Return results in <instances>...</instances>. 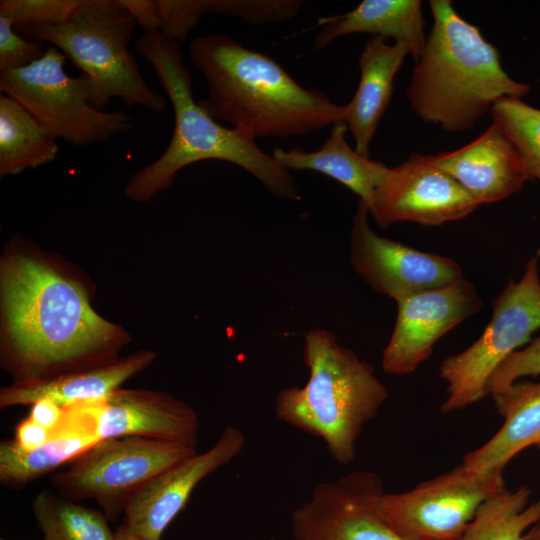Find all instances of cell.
<instances>
[{"instance_id": "836d02e7", "label": "cell", "mask_w": 540, "mask_h": 540, "mask_svg": "<svg viewBox=\"0 0 540 540\" xmlns=\"http://www.w3.org/2000/svg\"><path fill=\"white\" fill-rule=\"evenodd\" d=\"M53 431L41 426L28 416L21 420L14 433V442L23 450L29 451L47 443Z\"/></svg>"}, {"instance_id": "4316f807", "label": "cell", "mask_w": 540, "mask_h": 540, "mask_svg": "<svg viewBox=\"0 0 540 540\" xmlns=\"http://www.w3.org/2000/svg\"><path fill=\"white\" fill-rule=\"evenodd\" d=\"M491 114L521 153L531 180L540 182V109L504 97L493 104Z\"/></svg>"}, {"instance_id": "74e56055", "label": "cell", "mask_w": 540, "mask_h": 540, "mask_svg": "<svg viewBox=\"0 0 540 540\" xmlns=\"http://www.w3.org/2000/svg\"><path fill=\"white\" fill-rule=\"evenodd\" d=\"M537 447H538V449H539V453H540V445H538Z\"/></svg>"}, {"instance_id": "d4e9b609", "label": "cell", "mask_w": 540, "mask_h": 540, "mask_svg": "<svg viewBox=\"0 0 540 540\" xmlns=\"http://www.w3.org/2000/svg\"><path fill=\"white\" fill-rule=\"evenodd\" d=\"M531 489L506 487L488 497L456 540H522L540 520V499L529 502Z\"/></svg>"}, {"instance_id": "2e32d148", "label": "cell", "mask_w": 540, "mask_h": 540, "mask_svg": "<svg viewBox=\"0 0 540 540\" xmlns=\"http://www.w3.org/2000/svg\"><path fill=\"white\" fill-rule=\"evenodd\" d=\"M79 404L99 440L134 436L198 443L197 412L165 392L119 388L104 400Z\"/></svg>"}, {"instance_id": "ffe728a7", "label": "cell", "mask_w": 540, "mask_h": 540, "mask_svg": "<svg viewBox=\"0 0 540 540\" xmlns=\"http://www.w3.org/2000/svg\"><path fill=\"white\" fill-rule=\"evenodd\" d=\"M410 54L403 42L387 44L386 38L372 36L359 59L360 81L352 100L345 105V119L355 150L369 158V147L393 91V80Z\"/></svg>"}, {"instance_id": "52a82bcc", "label": "cell", "mask_w": 540, "mask_h": 540, "mask_svg": "<svg viewBox=\"0 0 540 540\" xmlns=\"http://www.w3.org/2000/svg\"><path fill=\"white\" fill-rule=\"evenodd\" d=\"M66 56L47 46L42 58L16 70L0 72V92L23 106L58 139L76 146L102 143L133 129L122 110L99 111L90 105L91 83L64 70Z\"/></svg>"}, {"instance_id": "484cf974", "label": "cell", "mask_w": 540, "mask_h": 540, "mask_svg": "<svg viewBox=\"0 0 540 540\" xmlns=\"http://www.w3.org/2000/svg\"><path fill=\"white\" fill-rule=\"evenodd\" d=\"M43 540H114L108 518L56 491L44 489L31 502Z\"/></svg>"}, {"instance_id": "f546056e", "label": "cell", "mask_w": 540, "mask_h": 540, "mask_svg": "<svg viewBox=\"0 0 540 540\" xmlns=\"http://www.w3.org/2000/svg\"><path fill=\"white\" fill-rule=\"evenodd\" d=\"M160 32L178 43L184 41L206 13V0H157Z\"/></svg>"}, {"instance_id": "1f68e13d", "label": "cell", "mask_w": 540, "mask_h": 540, "mask_svg": "<svg viewBox=\"0 0 540 540\" xmlns=\"http://www.w3.org/2000/svg\"><path fill=\"white\" fill-rule=\"evenodd\" d=\"M540 375V337L506 358L491 375L488 394L497 393L524 376Z\"/></svg>"}, {"instance_id": "8d00e7d4", "label": "cell", "mask_w": 540, "mask_h": 540, "mask_svg": "<svg viewBox=\"0 0 540 540\" xmlns=\"http://www.w3.org/2000/svg\"><path fill=\"white\" fill-rule=\"evenodd\" d=\"M522 540H540V520L526 532Z\"/></svg>"}, {"instance_id": "44dd1931", "label": "cell", "mask_w": 540, "mask_h": 540, "mask_svg": "<svg viewBox=\"0 0 540 540\" xmlns=\"http://www.w3.org/2000/svg\"><path fill=\"white\" fill-rule=\"evenodd\" d=\"M51 439L33 450H23L13 439L0 441V483L20 490L70 463L99 441L79 404L65 407L61 423Z\"/></svg>"}, {"instance_id": "277c9868", "label": "cell", "mask_w": 540, "mask_h": 540, "mask_svg": "<svg viewBox=\"0 0 540 540\" xmlns=\"http://www.w3.org/2000/svg\"><path fill=\"white\" fill-rule=\"evenodd\" d=\"M434 25L416 62L407 97L412 110L447 132L471 129L504 97L521 99L527 84L502 68L499 52L449 0H432Z\"/></svg>"}, {"instance_id": "7402d4cb", "label": "cell", "mask_w": 540, "mask_h": 540, "mask_svg": "<svg viewBox=\"0 0 540 540\" xmlns=\"http://www.w3.org/2000/svg\"><path fill=\"white\" fill-rule=\"evenodd\" d=\"M317 25L314 51L341 36L369 33L405 43L417 62L426 43L419 0H364L346 14L319 19Z\"/></svg>"}, {"instance_id": "603a6c76", "label": "cell", "mask_w": 540, "mask_h": 540, "mask_svg": "<svg viewBox=\"0 0 540 540\" xmlns=\"http://www.w3.org/2000/svg\"><path fill=\"white\" fill-rule=\"evenodd\" d=\"M344 121L331 126L330 134L317 151L301 147L275 148L273 158L287 170H311L322 173L346 186L370 207L375 189L389 171L384 163L361 156L345 140Z\"/></svg>"}, {"instance_id": "e575fe53", "label": "cell", "mask_w": 540, "mask_h": 540, "mask_svg": "<svg viewBox=\"0 0 540 540\" xmlns=\"http://www.w3.org/2000/svg\"><path fill=\"white\" fill-rule=\"evenodd\" d=\"M65 408L49 399H41L30 406L28 417L41 426L54 430L61 423Z\"/></svg>"}, {"instance_id": "e0dca14e", "label": "cell", "mask_w": 540, "mask_h": 540, "mask_svg": "<svg viewBox=\"0 0 540 540\" xmlns=\"http://www.w3.org/2000/svg\"><path fill=\"white\" fill-rule=\"evenodd\" d=\"M433 158L480 205L503 200L531 180L521 153L495 122L467 145Z\"/></svg>"}, {"instance_id": "6da1fadb", "label": "cell", "mask_w": 540, "mask_h": 540, "mask_svg": "<svg viewBox=\"0 0 540 540\" xmlns=\"http://www.w3.org/2000/svg\"><path fill=\"white\" fill-rule=\"evenodd\" d=\"M2 366L27 382L112 361L123 330L99 316L81 284L52 265L12 254L1 265Z\"/></svg>"}, {"instance_id": "f1b7e54d", "label": "cell", "mask_w": 540, "mask_h": 540, "mask_svg": "<svg viewBox=\"0 0 540 540\" xmlns=\"http://www.w3.org/2000/svg\"><path fill=\"white\" fill-rule=\"evenodd\" d=\"M81 0H1L0 16L15 26L56 25L69 19Z\"/></svg>"}, {"instance_id": "7a4b0ae2", "label": "cell", "mask_w": 540, "mask_h": 540, "mask_svg": "<svg viewBox=\"0 0 540 540\" xmlns=\"http://www.w3.org/2000/svg\"><path fill=\"white\" fill-rule=\"evenodd\" d=\"M189 53L208 87V100L200 103L252 140L304 135L345 119V106L304 88L275 59L230 36H198Z\"/></svg>"}, {"instance_id": "d6986e66", "label": "cell", "mask_w": 540, "mask_h": 540, "mask_svg": "<svg viewBox=\"0 0 540 540\" xmlns=\"http://www.w3.org/2000/svg\"><path fill=\"white\" fill-rule=\"evenodd\" d=\"M492 397L504 422L486 443L467 453L462 464L477 474L503 475L519 452L540 445V380L516 381Z\"/></svg>"}, {"instance_id": "ba28073f", "label": "cell", "mask_w": 540, "mask_h": 540, "mask_svg": "<svg viewBox=\"0 0 540 540\" xmlns=\"http://www.w3.org/2000/svg\"><path fill=\"white\" fill-rule=\"evenodd\" d=\"M492 317L467 349L447 356L439 376L447 384L440 410H462L488 395L491 375L540 329V276L537 258L530 259L519 281L509 280L493 300Z\"/></svg>"}, {"instance_id": "8992f818", "label": "cell", "mask_w": 540, "mask_h": 540, "mask_svg": "<svg viewBox=\"0 0 540 540\" xmlns=\"http://www.w3.org/2000/svg\"><path fill=\"white\" fill-rule=\"evenodd\" d=\"M136 21L119 0H81L72 16L56 25L15 26L24 38L48 43L85 74L90 105L105 111L112 98L126 106L162 112L166 100L140 73L129 50Z\"/></svg>"}, {"instance_id": "d6a6232c", "label": "cell", "mask_w": 540, "mask_h": 540, "mask_svg": "<svg viewBox=\"0 0 540 540\" xmlns=\"http://www.w3.org/2000/svg\"><path fill=\"white\" fill-rule=\"evenodd\" d=\"M144 32L160 31L161 20L157 0H119Z\"/></svg>"}, {"instance_id": "5b68a950", "label": "cell", "mask_w": 540, "mask_h": 540, "mask_svg": "<svg viewBox=\"0 0 540 540\" xmlns=\"http://www.w3.org/2000/svg\"><path fill=\"white\" fill-rule=\"evenodd\" d=\"M303 360L309 378L302 387L278 391L275 416L320 438L339 464H350L365 425L387 401L388 390L373 367L327 329L305 333Z\"/></svg>"}, {"instance_id": "5bb4252c", "label": "cell", "mask_w": 540, "mask_h": 540, "mask_svg": "<svg viewBox=\"0 0 540 540\" xmlns=\"http://www.w3.org/2000/svg\"><path fill=\"white\" fill-rule=\"evenodd\" d=\"M397 317L382 351V369L391 375L414 372L432 354L436 342L480 311L482 299L465 278L396 302Z\"/></svg>"}, {"instance_id": "4fadbf2b", "label": "cell", "mask_w": 540, "mask_h": 540, "mask_svg": "<svg viewBox=\"0 0 540 540\" xmlns=\"http://www.w3.org/2000/svg\"><path fill=\"white\" fill-rule=\"evenodd\" d=\"M478 206L473 196L436 164L433 155L415 153L389 168L368 210L382 227L397 222L438 226L460 220Z\"/></svg>"}, {"instance_id": "7c38bea8", "label": "cell", "mask_w": 540, "mask_h": 540, "mask_svg": "<svg viewBox=\"0 0 540 540\" xmlns=\"http://www.w3.org/2000/svg\"><path fill=\"white\" fill-rule=\"evenodd\" d=\"M384 492L373 471L356 470L314 487L291 515L294 540H404L379 516Z\"/></svg>"}, {"instance_id": "cb8c5ba5", "label": "cell", "mask_w": 540, "mask_h": 540, "mask_svg": "<svg viewBox=\"0 0 540 540\" xmlns=\"http://www.w3.org/2000/svg\"><path fill=\"white\" fill-rule=\"evenodd\" d=\"M58 138L23 106L0 93V177L52 162Z\"/></svg>"}, {"instance_id": "9c48e42d", "label": "cell", "mask_w": 540, "mask_h": 540, "mask_svg": "<svg viewBox=\"0 0 540 540\" xmlns=\"http://www.w3.org/2000/svg\"><path fill=\"white\" fill-rule=\"evenodd\" d=\"M197 453V445L144 437L99 440L52 476L55 491L71 500L94 499L109 521L164 470Z\"/></svg>"}, {"instance_id": "d590c367", "label": "cell", "mask_w": 540, "mask_h": 540, "mask_svg": "<svg viewBox=\"0 0 540 540\" xmlns=\"http://www.w3.org/2000/svg\"><path fill=\"white\" fill-rule=\"evenodd\" d=\"M114 540H143V539L138 537L134 533H132L122 524L114 531Z\"/></svg>"}, {"instance_id": "30bf717a", "label": "cell", "mask_w": 540, "mask_h": 540, "mask_svg": "<svg viewBox=\"0 0 540 540\" xmlns=\"http://www.w3.org/2000/svg\"><path fill=\"white\" fill-rule=\"evenodd\" d=\"M505 487L503 475L477 474L461 463L406 492H383L377 512L404 540H456L480 505Z\"/></svg>"}, {"instance_id": "f35d334b", "label": "cell", "mask_w": 540, "mask_h": 540, "mask_svg": "<svg viewBox=\"0 0 540 540\" xmlns=\"http://www.w3.org/2000/svg\"><path fill=\"white\" fill-rule=\"evenodd\" d=\"M1 540H5V539H1Z\"/></svg>"}, {"instance_id": "ac0fdd59", "label": "cell", "mask_w": 540, "mask_h": 540, "mask_svg": "<svg viewBox=\"0 0 540 540\" xmlns=\"http://www.w3.org/2000/svg\"><path fill=\"white\" fill-rule=\"evenodd\" d=\"M154 359V352L141 350L124 358L54 377L14 382L1 388L0 408L31 406L41 399H49L64 408L77 403L101 401L125 381L146 369Z\"/></svg>"}, {"instance_id": "83f0119b", "label": "cell", "mask_w": 540, "mask_h": 540, "mask_svg": "<svg viewBox=\"0 0 540 540\" xmlns=\"http://www.w3.org/2000/svg\"><path fill=\"white\" fill-rule=\"evenodd\" d=\"M303 4L300 0H206V13L252 24L278 23L297 16Z\"/></svg>"}, {"instance_id": "3957f363", "label": "cell", "mask_w": 540, "mask_h": 540, "mask_svg": "<svg viewBox=\"0 0 540 540\" xmlns=\"http://www.w3.org/2000/svg\"><path fill=\"white\" fill-rule=\"evenodd\" d=\"M134 49L152 66L173 106L174 130L164 152L129 179L124 190L128 198L147 202L169 188L183 168L216 159L241 167L274 196L300 199L289 170L255 140L220 125L200 102H195L192 78L177 41L160 31L144 32L134 41Z\"/></svg>"}, {"instance_id": "8fae6325", "label": "cell", "mask_w": 540, "mask_h": 540, "mask_svg": "<svg viewBox=\"0 0 540 540\" xmlns=\"http://www.w3.org/2000/svg\"><path fill=\"white\" fill-rule=\"evenodd\" d=\"M368 214V207L359 200L352 222L350 263L373 290L397 302L464 278L455 260L378 235L369 226Z\"/></svg>"}, {"instance_id": "4dcf8cb0", "label": "cell", "mask_w": 540, "mask_h": 540, "mask_svg": "<svg viewBox=\"0 0 540 540\" xmlns=\"http://www.w3.org/2000/svg\"><path fill=\"white\" fill-rule=\"evenodd\" d=\"M44 43L18 34L7 18L0 16V71L16 70L39 60L45 54Z\"/></svg>"}, {"instance_id": "9a60e30c", "label": "cell", "mask_w": 540, "mask_h": 540, "mask_svg": "<svg viewBox=\"0 0 540 540\" xmlns=\"http://www.w3.org/2000/svg\"><path fill=\"white\" fill-rule=\"evenodd\" d=\"M246 441L242 431L226 426L209 449L164 470L136 492L123 512V525L143 540H161L198 484L234 460Z\"/></svg>"}]
</instances>
